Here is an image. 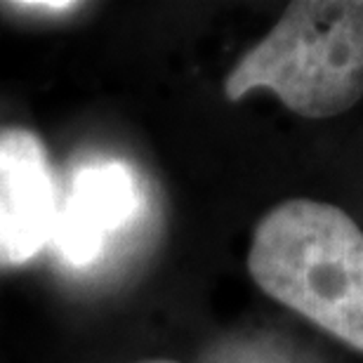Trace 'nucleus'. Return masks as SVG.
Wrapping results in <instances>:
<instances>
[{"mask_svg":"<svg viewBox=\"0 0 363 363\" xmlns=\"http://www.w3.org/2000/svg\"><path fill=\"white\" fill-rule=\"evenodd\" d=\"M248 272L272 300L363 352V231L345 210L279 203L257 222Z\"/></svg>","mask_w":363,"mask_h":363,"instance_id":"1","label":"nucleus"},{"mask_svg":"<svg viewBox=\"0 0 363 363\" xmlns=\"http://www.w3.org/2000/svg\"><path fill=\"white\" fill-rule=\"evenodd\" d=\"M272 90L302 118H333L363 97V0H295L224 81L227 99Z\"/></svg>","mask_w":363,"mask_h":363,"instance_id":"2","label":"nucleus"},{"mask_svg":"<svg viewBox=\"0 0 363 363\" xmlns=\"http://www.w3.org/2000/svg\"><path fill=\"white\" fill-rule=\"evenodd\" d=\"M57 184L43 142L31 130H0V267H17L52 241Z\"/></svg>","mask_w":363,"mask_h":363,"instance_id":"3","label":"nucleus"},{"mask_svg":"<svg viewBox=\"0 0 363 363\" xmlns=\"http://www.w3.org/2000/svg\"><path fill=\"white\" fill-rule=\"evenodd\" d=\"M140 206L133 170L121 161H92L71 179L60 203L52 243L64 262L85 267L94 262L106 241L121 231Z\"/></svg>","mask_w":363,"mask_h":363,"instance_id":"4","label":"nucleus"},{"mask_svg":"<svg viewBox=\"0 0 363 363\" xmlns=\"http://www.w3.org/2000/svg\"><path fill=\"white\" fill-rule=\"evenodd\" d=\"M85 3L74 0H19V3H0V10L33 19H62L83 10Z\"/></svg>","mask_w":363,"mask_h":363,"instance_id":"5","label":"nucleus"},{"mask_svg":"<svg viewBox=\"0 0 363 363\" xmlns=\"http://www.w3.org/2000/svg\"><path fill=\"white\" fill-rule=\"evenodd\" d=\"M142 363H177V361H168V359H156V361H142Z\"/></svg>","mask_w":363,"mask_h":363,"instance_id":"6","label":"nucleus"}]
</instances>
